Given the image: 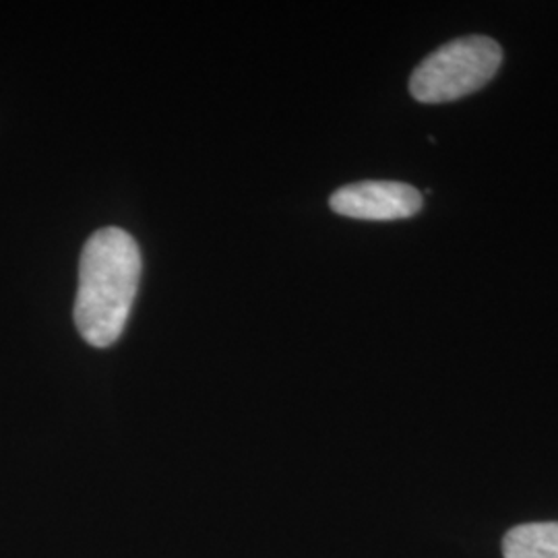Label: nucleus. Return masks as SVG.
<instances>
[{
  "label": "nucleus",
  "mask_w": 558,
  "mask_h": 558,
  "mask_svg": "<svg viewBox=\"0 0 558 558\" xmlns=\"http://www.w3.org/2000/svg\"><path fill=\"white\" fill-rule=\"evenodd\" d=\"M502 62L499 44L484 36H468L440 46L420 62L410 92L422 104H445L482 89Z\"/></svg>",
  "instance_id": "nucleus-2"
},
{
  "label": "nucleus",
  "mask_w": 558,
  "mask_h": 558,
  "mask_svg": "<svg viewBox=\"0 0 558 558\" xmlns=\"http://www.w3.org/2000/svg\"><path fill=\"white\" fill-rule=\"evenodd\" d=\"M418 189L396 180H364L338 189L329 205L331 209L354 220H408L422 209Z\"/></svg>",
  "instance_id": "nucleus-3"
},
{
  "label": "nucleus",
  "mask_w": 558,
  "mask_h": 558,
  "mask_svg": "<svg viewBox=\"0 0 558 558\" xmlns=\"http://www.w3.org/2000/svg\"><path fill=\"white\" fill-rule=\"evenodd\" d=\"M505 558H558V523H523L502 539Z\"/></svg>",
  "instance_id": "nucleus-4"
},
{
  "label": "nucleus",
  "mask_w": 558,
  "mask_h": 558,
  "mask_svg": "<svg viewBox=\"0 0 558 558\" xmlns=\"http://www.w3.org/2000/svg\"><path fill=\"white\" fill-rule=\"evenodd\" d=\"M141 251L120 228H101L85 242L73 319L81 338L108 348L122 336L140 290Z\"/></svg>",
  "instance_id": "nucleus-1"
}]
</instances>
